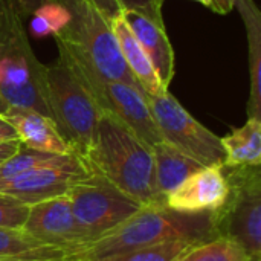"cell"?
<instances>
[{
    "mask_svg": "<svg viewBox=\"0 0 261 261\" xmlns=\"http://www.w3.org/2000/svg\"><path fill=\"white\" fill-rule=\"evenodd\" d=\"M83 161L90 173L102 176L142 206H167L156 190L151 147L113 116L101 113Z\"/></svg>",
    "mask_w": 261,
    "mask_h": 261,
    "instance_id": "6da1fadb",
    "label": "cell"
},
{
    "mask_svg": "<svg viewBox=\"0 0 261 261\" xmlns=\"http://www.w3.org/2000/svg\"><path fill=\"white\" fill-rule=\"evenodd\" d=\"M217 237L213 213L180 214L168 206H142L113 231L73 251L67 261H99L168 240L205 242Z\"/></svg>",
    "mask_w": 261,
    "mask_h": 261,
    "instance_id": "7a4b0ae2",
    "label": "cell"
},
{
    "mask_svg": "<svg viewBox=\"0 0 261 261\" xmlns=\"http://www.w3.org/2000/svg\"><path fill=\"white\" fill-rule=\"evenodd\" d=\"M69 12V23L54 35L58 57L92 76L104 81H122L142 90L124 61L112 21L87 0L76 2Z\"/></svg>",
    "mask_w": 261,
    "mask_h": 261,
    "instance_id": "3957f363",
    "label": "cell"
},
{
    "mask_svg": "<svg viewBox=\"0 0 261 261\" xmlns=\"http://www.w3.org/2000/svg\"><path fill=\"white\" fill-rule=\"evenodd\" d=\"M44 70L26 38L20 18L6 12L0 26V95L14 109L34 110L50 118Z\"/></svg>",
    "mask_w": 261,
    "mask_h": 261,
    "instance_id": "277c9868",
    "label": "cell"
},
{
    "mask_svg": "<svg viewBox=\"0 0 261 261\" xmlns=\"http://www.w3.org/2000/svg\"><path fill=\"white\" fill-rule=\"evenodd\" d=\"M44 87L50 119L72 151L83 159L93 141L101 116L96 102L60 57L54 64L46 66Z\"/></svg>",
    "mask_w": 261,
    "mask_h": 261,
    "instance_id": "5b68a950",
    "label": "cell"
},
{
    "mask_svg": "<svg viewBox=\"0 0 261 261\" xmlns=\"http://www.w3.org/2000/svg\"><path fill=\"white\" fill-rule=\"evenodd\" d=\"M222 170L229 194L213 213L216 234L240 243L249 255L261 258L260 165H222Z\"/></svg>",
    "mask_w": 261,
    "mask_h": 261,
    "instance_id": "8992f818",
    "label": "cell"
},
{
    "mask_svg": "<svg viewBox=\"0 0 261 261\" xmlns=\"http://www.w3.org/2000/svg\"><path fill=\"white\" fill-rule=\"evenodd\" d=\"M72 216L86 245L101 239L133 216L142 205L102 176L90 173L76 182L67 193Z\"/></svg>",
    "mask_w": 261,
    "mask_h": 261,
    "instance_id": "52a82bcc",
    "label": "cell"
},
{
    "mask_svg": "<svg viewBox=\"0 0 261 261\" xmlns=\"http://www.w3.org/2000/svg\"><path fill=\"white\" fill-rule=\"evenodd\" d=\"M145 96L164 142L203 167H222L225 164L222 139L193 118L168 90L161 95L145 93Z\"/></svg>",
    "mask_w": 261,
    "mask_h": 261,
    "instance_id": "ba28073f",
    "label": "cell"
},
{
    "mask_svg": "<svg viewBox=\"0 0 261 261\" xmlns=\"http://www.w3.org/2000/svg\"><path fill=\"white\" fill-rule=\"evenodd\" d=\"M69 67L86 86L101 113H107L118 119L148 147L162 142V136L150 110L145 92L122 81L99 80L96 76L78 70L72 64H69Z\"/></svg>",
    "mask_w": 261,
    "mask_h": 261,
    "instance_id": "9c48e42d",
    "label": "cell"
},
{
    "mask_svg": "<svg viewBox=\"0 0 261 261\" xmlns=\"http://www.w3.org/2000/svg\"><path fill=\"white\" fill-rule=\"evenodd\" d=\"M90 174L87 165L78 154L66 161L38 167L18 176L2 179L0 193L12 196L26 205H35L58 196H64L80 180Z\"/></svg>",
    "mask_w": 261,
    "mask_h": 261,
    "instance_id": "30bf717a",
    "label": "cell"
},
{
    "mask_svg": "<svg viewBox=\"0 0 261 261\" xmlns=\"http://www.w3.org/2000/svg\"><path fill=\"white\" fill-rule=\"evenodd\" d=\"M21 229L44 246L67 251V258L86 245L72 216L67 194L31 205Z\"/></svg>",
    "mask_w": 261,
    "mask_h": 261,
    "instance_id": "8fae6325",
    "label": "cell"
},
{
    "mask_svg": "<svg viewBox=\"0 0 261 261\" xmlns=\"http://www.w3.org/2000/svg\"><path fill=\"white\" fill-rule=\"evenodd\" d=\"M228 194L229 184L222 167H202L176 187L165 203L180 214H210L226 202Z\"/></svg>",
    "mask_w": 261,
    "mask_h": 261,
    "instance_id": "7c38bea8",
    "label": "cell"
},
{
    "mask_svg": "<svg viewBox=\"0 0 261 261\" xmlns=\"http://www.w3.org/2000/svg\"><path fill=\"white\" fill-rule=\"evenodd\" d=\"M121 15L150 58L162 86L168 89L174 76V50L165 32V24H159L136 11H122Z\"/></svg>",
    "mask_w": 261,
    "mask_h": 261,
    "instance_id": "4fadbf2b",
    "label": "cell"
},
{
    "mask_svg": "<svg viewBox=\"0 0 261 261\" xmlns=\"http://www.w3.org/2000/svg\"><path fill=\"white\" fill-rule=\"evenodd\" d=\"M5 116L15 128L18 141L24 147L55 154L73 153L50 118L34 110L14 107H9Z\"/></svg>",
    "mask_w": 261,
    "mask_h": 261,
    "instance_id": "5bb4252c",
    "label": "cell"
},
{
    "mask_svg": "<svg viewBox=\"0 0 261 261\" xmlns=\"http://www.w3.org/2000/svg\"><path fill=\"white\" fill-rule=\"evenodd\" d=\"M112 29L118 40L124 61L127 63L130 72L133 73L135 80L139 83L142 90L147 95H161L167 92L168 89L162 86L150 58L147 57V54L138 43L136 37L130 31L127 21L124 20L121 14L112 20Z\"/></svg>",
    "mask_w": 261,
    "mask_h": 261,
    "instance_id": "9a60e30c",
    "label": "cell"
},
{
    "mask_svg": "<svg viewBox=\"0 0 261 261\" xmlns=\"http://www.w3.org/2000/svg\"><path fill=\"white\" fill-rule=\"evenodd\" d=\"M248 32L251 90L248 118L261 119V12L254 0H236Z\"/></svg>",
    "mask_w": 261,
    "mask_h": 261,
    "instance_id": "2e32d148",
    "label": "cell"
},
{
    "mask_svg": "<svg viewBox=\"0 0 261 261\" xmlns=\"http://www.w3.org/2000/svg\"><path fill=\"white\" fill-rule=\"evenodd\" d=\"M154 158V176L158 194L165 200L167 196L179 187L187 177L199 171L203 165L190 156L184 154L167 142H159L151 147Z\"/></svg>",
    "mask_w": 261,
    "mask_h": 261,
    "instance_id": "e0dca14e",
    "label": "cell"
},
{
    "mask_svg": "<svg viewBox=\"0 0 261 261\" xmlns=\"http://www.w3.org/2000/svg\"><path fill=\"white\" fill-rule=\"evenodd\" d=\"M222 139L223 165H261V119L248 118L246 124Z\"/></svg>",
    "mask_w": 261,
    "mask_h": 261,
    "instance_id": "ac0fdd59",
    "label": "cell"
},
{
    "mask_svg": "<svg viewBox=\"0 0 261 261\" xmlns=\"http://www.w3.org/2000/svg\"><path fill=\"white\" fill-rule=\"evenodd\" d=\"M0 258L67 260V251L44 246L23 229L0 228Z\"/></svg>",
    "mask_w": 261,
    "mask_h": 261,
    "instance_id": "d6986e66",
    "label": "cell"
},
{
    "mask_svg": "<svg viewBox=\"0 0 261 261\" xmlns=\"http://www.w3.org/2000/svg\"><path fill=\"white\" fill-rule=\"evenodd\" d=\"M177 261H260V258L249 255L240 243L217 236L194 245Z\"/></svg>",
    "mask_w": 261,
    "mask_h": 261,
    "instance_id": "ffe728a7",
    "label": "cell"
},
{
    "mask_svg": "<svg viewBox=\"0 0 261 261\" xmlns=\"http://www.w3.org/2000/svg\"><path fill=\"white\" fill-rule=\"evenodd\" d=\"M72 154H75V153H72ZM69 156L70 154H55V153L38 151V150L24 147L21 144L20 148L17 150V153L12 154L6 162H3L0 165V180L18 176L21 173H26V171L38 168V167L63 162Z\"/></svg>",
    "mask_w": 261,
    "mask_h": 261,
    "instance_id": "44dd1931",
    "label": "cell"
},
{
    "mask_svg": "<svg viewBox=\"0 0 261 261\" xmlns=\"http://www.w3.org/2000/svg\"><path fill=\"white\" fill-rule=\"evenodd\" d=\"M197 243H200V242L188 240V239L168 240V242H164V243H159L154 246L113 255V257L99 261H177L184 252H187L190 248H193Z\"/></svg>",
    "mask_w": 261,
    "mask_h": 261,
    "instance_id": "7402d4cb",
    "label": "cell"
},
{
    "mask_svg": "<svg viewBox=\"0 0 261 261\" xmlns=\"http://www.w3.org/2000/svg\"><path fill=\"white\" fill-rule=\"evenodd\" d=\"M31 32L37 37H47L58 34L70 20L69 9L57 2L43 5L29 17Z\"/></svg>",
    "mask_w": 261,
    "mask_h": 261,
    "instance_id": "603a6c76",
    "label": "cell"
},
{
    "mask_svg": "<svg viewBox=\"0 0 261 261\" xmlns=\"http://www.w3.org/2000/svg\"><path fill=\"white\" fill-rule=\"evenodd\" d=\"M29 214V205L0 193V228L21 229Z\"/></svg>",
    "mask_w": 261,
    "mask_h": 261,
    "instance_id": "cb8c5ba5",
    "label": "cell"
},
{
    "mask_svg": "<svg viewBox=\"0 0 261 261\" xmlns=\"http://www.w3.org/2000/svg\"><path fill=\"white\" fill-rule=\"evenodd\" d=\"M121 11H136L159 24H164L162 0H116Z\"/></svg>",
    "mask_w": 261,
    "mask_h": 261,
    "instance_id": "d4e9b609",
    "label": "cell"
},
{
    "mask_svg": "<svg viewBox=\"0 0 261 261\" xmlns=\"http://www.w3.org/2000/svg\"><path fill=\"white\" fill-rule=\"evenodd\" d=\"M3 2L6 8L12 14H15L18 18H29L38 8H41L43 5L57 2V0H3Z\"/></svg>",
    "mask_w": 261,
    "mask_h": 261,
    "instance_id": "484cf974",
    "label": "cell"
},
{
    "mask_svg": "<svg viewBox=\"0 0 261 261\" xmlns=\"http://www.w3.org/2000/svg\"><path fill=\"white\" fill-rule=\"evenodd\" d=\"M87 2H90L109 21H112L115 17H118L122 12L116 0H87Z\"/></svg>",
    "mask_w": 261,
    "mask_h": 261,
    "instance_id": "4316f807",
    "label": "cell"
},
{
    "mask_svg": "<svg viewBox=\"0 0 261 261\" xmlns=\"http://www.w3.org/2000/svg\"><path fill=\"white\" fill-rule=\"evenodd\" d=\"M15 139H18L15 128L12 127V124L8 121L5 115H0V142L15 141Z\"/></svg>",
    "mask_w": 261,
    "mask_h": 261,
    "instance_id": "83f0119b",
    "label": "cell"
},
{
    "mask_svg": "<svg viewBox=\"0 0 261 261\" xmlns=\"http://www.w3.org/2000/svg\"><path fill=\"white\" fill-rule=\"evenodd\" d=\"M21 142L18 139L15 141H5V142H0V165L3 162H6L12 154L17 153V150L20 148Z\"/></svg>",
    "mask_w": 261,
    "mask_h": 261,
    "instance_id": "f1b7e54d",
    "label": "cell"
},
{
    "mask_svg": "<svg viewBox=\"0 0 261 261\" xmlns=\"http://www.w3.org/2000/svg\"><path fill=\"white\" fill-rule=\"evenodd\" d=\"M236 0H213V11L217 14H228L234 9Z\"/></svg>",
    "mask_w": 261,
    "mask_h": 261,
    "instance_id": "f546056e",
    "label": "cell"
},
{
    "mask_svg": "<svg viewBox=\"0 0 261 261\" xmlns=\"http://www.w3.org/2000/svg\"><path fill=\"white\" fill-rule=\"evenodd\" d=\"M9 110V104L5 101V98L0 95V115H5Z\"/></svg>",
    "mask_w": 261,
    "mask_h": 261,
    "instance_id": "4dcf8cb0",
    "label": "cell"
},
{
    "mask_svg": "<svg viewBox=\"0 0 261 261\" xmlns=\"http://www.w3.org/2000/svg\"><path fill=\"white\" fill-rule=\"evenodd\" d=\"M0 261H67V260H35V258H0Z\"/></svg>",
    "mask_w": 261,
    "mask_h": 261,
    "instance_id": "1f68e13d",
    "label": "cell"
},
{
    "mask_svg": "<svg viewBox=\"0 0 261 261\" xmlns=\"http://www.w3.org/2000/svg\"><path fill=\"white\" fill-rule=\"evenodd\" d=\"M57 2H58V3H61V5H64V6L69 9L72 5H75V3H76V2H80V0H57Z\"/></svg>",
    "mask_w": 261,
    "mask_h": 261,
    "instance_id": "d6a6232c",
    "label": "cell"
},
{
    "mask_svg": "<svg viewBox=\"0 0 261 261\" xmlns=\"http://www.w3.org/2000/svg\"><path fill=\"white\" fill-rule=\"evenodd\" d=\"M8 11H9V9H8V8H6L5 5H2V3H0V24L3 23V18H5V14H6Z\"/></svg>",
    "mask_w": 261,
    "mask_h": 261,
    "instance_id": "836d02e7",
    "label": "cell"
},
{
    "mask_svg": "<svg viewBox=\"0 0 261 261\" xmlns=\"http://www.w3.org/2000/svg\"><path fill=\"white\" fill-rule=\"evenodd\" d=\"M194 2H197V3H202V5L208 6L210 9H213V0H194Z\"/></svg>",
    "mask_w": 261,
    "mask_h": 261,
    "instance_id": "e575fe53",
    "label": "cell"
},
{
    "mask_svg": "<svg viewBox=\"0 0 261 261\" xmlns=\"http://www.w3.org/2000/svg\"><path fill=\"white\" fill-rule=\"evenodd\" d=\"M0 3H3V5H5V2H3V0H0ZM5 6H6V5H5Z\"/></svg>",
    "mask_w": 261,
    "mask_h": 261,
    "instance_id": "d590c367",
    "label": "cell"
},
{
    "mask_svg": "<svg viewBox=\"0 0 261 261\" xmlns=\"http://www.w3.org/2000/svg\"><path fill=\"white\" fill-rule=\"evenodd\" d=\"M5 15H6V14H5ZM3 20H5V18H3ZM0 26H2V24H0Z\"/></svg>",
    "mask_w": 261,
    "mask_h": 261,
    "instance_id": "8d00e7d4",
    "label": "cell"
},
{
    "mask_svg": "<svg viewBox=\"0 0 261 261\" xmlns=\"http://www.w3.org/2000/svg\"><path fill=\"white\" fill-rule=\"evenodd\" d=\"M162 2H164V0H162Z\"/></svg>",
    "mask_w": 261,
    "mask_h": 261,
    "instance_id": "74e56055",
    "label": "cell"
}]
</instances>
